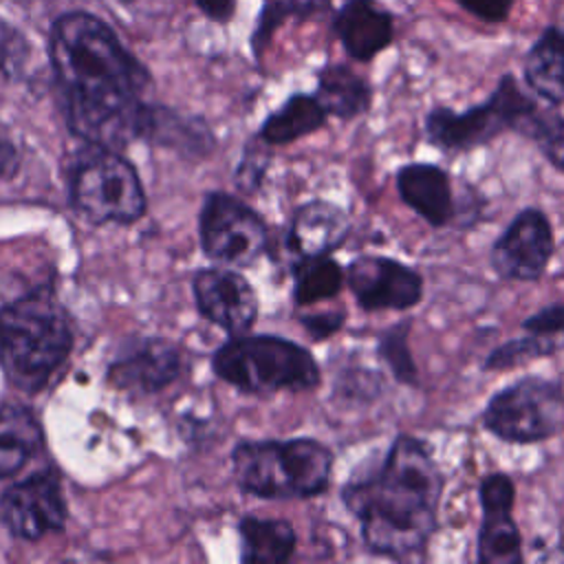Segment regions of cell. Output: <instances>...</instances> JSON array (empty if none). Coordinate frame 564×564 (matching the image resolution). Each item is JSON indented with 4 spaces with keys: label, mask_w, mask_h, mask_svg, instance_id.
<instances>
[{
    "label": "cell",
    "mask_w": 564,
    "mask_h": 564,
    "mask_svg": "<svg viewBox=\"0 0 564 564\" xmlns=\"http://www.w3.org/2000/svg\"><path fill=\"white\" fill-rule=\"evenodd\" d=\"M48 55L64 121L77 139L110 150L139 139L150 75L104 20L82 11L57 18Z\"/></svg>",
    "instance_id": "obj_1"
},
{
    "label": "cell",
    "mask_w": 564,
    "mask_h": 564,
    "mask_svg": "<svg viewBox=\"0 0 564 564\" xmlns=\"http://www.w3.org/2000/svg\"><path fill=\"white\" fill-rule=\"evenodd\" d=\"M443 471L432 447L412 434H397L381 463L350 478L339 496L359 522L364 546L379 557L423 560L438 531Z\"/></svg>",
    "instance_id": "obj_2"
},
{
    "label": "cell",
    "mask_w": 564,
    "mask_h": 564,
    "mask_svg": "<svg viewBox=\"0 0 564 564\" xmlns=\"http://www.w3.org/2000/svg\"><path fill=\"white\" fill-rule=\"evenodd\" d=\"M75 333L51 284H40L0 306V368L11 386L37 394L66 364Z\"/></svg>",
    "instance_id": "obj_3"
},
{
    "label": "cell",
    "mask_w": 564,
    "mask_h": 564,
    "mask_svg": "<svg viewBox=\"0 0 564 564\" xmlns=\"http://www.w3.org/2000/svg\"><path fill=\"white\" fill-rule=\"evenodd\" d=\"M335 456L317 438L242 441L231 452L238 487L256 498H315L330 487Z\"/></svg>",
    "instance_id": "obj_4"
},
{
    "label": "cell",
    "mask_w": 564,
    "mask_h": 564,
    "mask_svg": "<svg viewBox=\"0 0 564 564\" xmlns=\"http://www.w3.org/2000/svg\"><path fill=\"white\" fill-rule=\"evenodd\" d=\"M544 104L533 93H524L513 75H502L494 93L476 106L432 108L423 119V134L432 148L445 154L471 152L507 132L527 139Z\"/></svg>",
    "instance_id": "obj_5"
},
{
    "label": "cell",
    "mask_w": 564,
    "mask_h": 564,
    "mask_svg": "<svg viewBox=\"0 0 564 564\" xmlns=\"http://www.w3.org/2000/svg\"><path fill=\"white\" fill-rule=\"evenodd\" d=\"M212 370L225 383L249 394L313 390L322 381L308 348L278 335H231L212 355Z\"/></svg>",
    "instance_id": "obj_6"
},
{
    "label": "cell",
    "mask_w": 564,
    "mask_h": 564,
    "mask_svg": "<svg viewBox=\"0 0 564 564\" xmlns=\"http://www.w3.org/2000/svg\"><path fill=\"white\" fill-rule=\"evenodd\" d=\"M73 209L93 225H132L148 209L137 167L119 150L84 145L68 172Z\"/></svg>",
    "instance_id": "obj_7"
},
{
    "label": "cell",
    "mask_w": 564,
    "mask_h": 564,
    "mask_svg": "<svg viewBox=\"0 0 564 564\" xmlns=\"http://www.w3.org/2000/svg\"><path fill=\"white\" fill-rule=\"evenodd\" d=\"M480 423L502 443L551 441L564 432V386L542 375H524L487 399Z\"/></svg>",
    "instance_id": "obj_8"
},
{
    "label": "cell",
    "mask_w": 564,
    "mask_h": 564,
    "mask_svg": "<svg viewBox=\"0 0 564 564\" xmlns=\"http://www.w3.org/2000/svg\"><path fill=\"white\" fill-rule=\"evenodd\" d=\"M198 240L209 260L251 267L269 247V229L242 198L227 192H209L198 212Z\"/></svg>",
    "instance_id": "obj_9"
},
{
    "label": "cell",
    "mask_w": 564,
    "mask_h": 564,
    "mask_svg": "<svg viewBox=\"0 0 564 564\" xmlns=\"http://www.w3.org/2000/svg\"><path fill=\"white\" fill-rule=\"evenodd\" d=\"M68 505L62 478L53 467H44L9 485L0 494V522L18 540L37 542L64 531Z\"/></svg>",
    "instance_id": "obj_10"
},
{
    "label": "cell",
    "mask_w": 564,
    "mask_h": 564,
    "mask_svg": "<svg viewBox=\"0 0 564 564\" xmlns=\"http://www.w3.org/2000/svg\"><path fill=\"white\" fill-rule=\"evenodd\" d=\"M555 253L551 218L540 207H522L489 247V267L505 282H538Z\"/></svg>",
    "instance_id": "obj_11"
},
{
    "label": "cell",
    "mask_w": 564,
    "mask_h": 564,
    "mask_svg": "<svg viewBox=\"0 0 564 564\" xmlns=\"http://www.w3.org/2000/svg\"><path fill=\"white\" fill-rule=\"evenodd\" d=\"M346 284L359 308L368 313H405L421 304L425 291L423 275L414 267L379 253L357 256L346 267Z\"/></svg>",
    "instance_id": "obj_12"
},
{
    "label": "cell",
    "mask_w": 564,
    "mask_h": 564,
    "mask_svg": "<svg viewBox=\"0 0 564 564\" xmlns=\"http://www.w3.org/2000/svg\"><path fill=\"white\" fill-rule=\"evenodd\" d=\"M183 352L165 337H126L106 368V381L123 392L145 397L172 386L183 375Z\"/></svg>",
    "instance_id": "obj_13"
},
{
    "label": "cell",
    "mask_w": 564,
    "mask_h": 564,
    "mask_svg": "<svg viewBox=\"0 0 564 564\" xmlns=\"http://www.w3.org/2000/svg\"><path fill=\"white\" fill-rule=\"evenodd\" d=\"M480 524L476 533L478 564H522V533L513 518L516 482L507 471H489L478 480Z\"/></svg>",
    "instance_id": "obj_14"
},
{
    "label": "cell",
    "mask_w": 564,
    "mask_h": 564,
    "mask_svg": "<svg viewBox=\"0 0 564 564\" xmlns=\"http://www.w3.org/2000/svg\"><path fill=\"white\" fill-rule=\"evenodd\" d=\"M192 291L198 313L229 335L247 333L258 319V295L238 271L200 269L192 280Z\"/></svg>",
    "instance_id": "obj_15"
},
{
    "label": "cell",
    "mask_w": 564,
    "mask_h": 564,
    "mask_svg": "<svg viewBox=\"0 0 564 564\" xmlns=\"http://www.w3.org/2000/svg\"><path fill=\"white\" fill-rule=\"evenodd\" d=\"M399 198L432 229H445L458 218L452 176L438 163L410 161L394 174Z\"/></svg>",
    "instance_id": "obj_16"
},
{
    "label": "cell",
    "mask_w": 564,
    "mask_h": 564,
    "mask_svg": "<svg viewBox=\"0 0 564 564\" xmlns=\"http://www.w3.org/2000/svg\"><path fill=\"white\" fill-rule=\"evenodd\" d=\"M350 234V218L344 207L315 198L300 205L286 231V245L297 258L328 256L339 249Z\"/></svg>",
    "instance_id": "obj_17"
},
{
    "label": "cell",
    "mask_w": 564,
    "mask_h": 564,
    "mask_svg": "<svg viewBox=\"0 0 564 564\" xmlns=\"http://www.w3.org/2000/svg\"><path fill=\"white\" fill-rule=\"evenodd\" d=\"M139 139L185 159H205L216 148L214 132L203 119L156 104L145 106Z\"/></svg>",
    "instance_id": "obj_18"
},
{
    "label": "cell",
    "mask_w": 564,
    "mask_h": 564,
    "mask_svg": "<svg viewBox=\"0 0 564 564\" xmlns=\"http://www.w3.org/2000/svg\"><path fill=\"white\" fill-rule=\"evenodd\" d=\"M335 33L352 59L370 62L392 42V15L375 0H348L335 18Z\"/></svg>",
    "instance_id": "obj_19"
},
{
    "label": "cell",
    "mask_w": 564,
    "mask_h": 564,
    "mask_svg": "<svg viewBox=\"0 0 564 564\" xmlns=\"http://www.w3.org/2000/svg\"><path fill=\"white\" fill-rule=\"evenodd\" d=\"M44 447V430L35 412L20 403L0 405V480L18 476Z\"/></svg>",
    "instance_id": "obj_20"
},
{
    "label": "cell",
    "mask_w": 564,
    "mask_h": 564,
    "mask_svg": "<svg viewBox=\"0 0 564 564\" xmlns=\"http://www.w3.org/2000/svg\"><path fill=\"white\" fill-rule=\"evenodd\" d=\"M242 564H282L291 560L297 535L289 520L245 516L238 522Z\"/></svg>",
    "instance_id": "obj_21"
},
{
    "label": "cell",
    "mask_w": 564,
    "mask_h": 564,
    "mask_svg": "<svg viewBox=\"0 0 564 564\" xmlns=\"http://www.w3.org/2000/svg\"><path fill=\"white\" fill-rule=\"evenodd\" d=\"M524 82L529 90L560 106L564 101V31L557 26L544 29V33L529 48L524 59Z\"/></svg>",
    "instance_id": "obj_22"
},
{
    "label": "cell",
    "mask_w": 564,
    "mask_h": 564,
    "mask_svg": "<svg viewBox=\"0 0 564 564\" xmlns=\"http://www.w3.org/2000/svg\"><path fill=\"white\" fill-rule=\"evenodd\" d=\"M315 97L319 99L328 117L333 115L337 119L350 121L368 112L372 104V88L352 68L344 64H328L317 75Z\"/></svg>",
    "instance_id": "obj_23"
},
{
    "label": "cell",
    "mask_w": 564,
    "mask_h": 564,
    "mask_svg": "<svg viewBox=\"0 0 564 564\" xmlns=\"http://www.w3.org/2000/svg\"><path fill=\"white\" fill-rule=\"evenodd\" d=\"M326 119H328V112L324 110V106L315 95L297 93L289 97L280 110H275L264 119L258 137L267 145L293 143L324 128Z\"/></svg>",
    "instance_id": "obj_24"
},
{
    "label": "cell",
    "mask_w": 564,
    "mask_h": 564,
    "mask_svg": "<svg viewBox=\"0 0 564 564\" xmlns=\"http://www.w3.org/2000/svg\"><path fill=\"white\" fill-rule=\"evenodd\" d=\"M346 284V269L328 253L300 258L293 264V302L295 306H311L341 293Z\"/></svg>",
    "instance_id": "obj_25"
},
{
    "label": "cell",
    "mask_w": 564,
    "mask_h": 564,
    "mask_svg": "<svg viewBox=\"0 0 564 564\" xmlns=\"http://www.w3.org/2000/svg\"><path fill=\"white\" fill-rule=\"evenodd\" d=\"M524 333V330H522ZM564 350V337L557 335H540V333H524L520 337H511L496 346L485 359L482 370L487 372H505L520 368L524 364L557 355Z\"/></svg>",
    "instance_id": "obj_26"
},
{
    "label": "cell",
    "mask_w": 564,
    "mask_h": 564,
    "mask_svg": "<svg viewBox=\"0 0 564 564\" xmlns=\"http://www.w3.org/2000/svg\"><path fill=\"white\" fill-rule=\"evenodd\" d=\"M412 317H403L397 324L381 330L377 339V355L386 364L390 377L408 388H419V366L414 361L412 348H410V333H412Z\"/></svg>",
    "instance_id": "obj_27"
},
{
    "label": "cell",
    "mask_w": 564,
    "mask_h": 564,
    "mask_svg": "<svg viewBox=\"0 0 564 564\" xmlns=\"http://www.w3.org/2000/svg\"><path fill=\"white\" fill-rule=\"evenodd\" d=\"M527 139L555 170L564 172V115H560L557 106L549 101L542 106Z\"/></svg>",
    "instance_id": "obj_28"
},
{
    "label": "cell",
    "mask_w": 564,
    "mask_h": 564,
    "mask_svg": "<svg viewBox=\"0 0 564 564\" xmlns=\"http://www.w3.org/2000/svg\"><path fill=\"white\" fill-rule=\"evenodd\" d=\"M386 377L372 368H344L337 375L335 392L346 401L372 403L383 394Z\"/></svg>",
    "instance_id": "obj_29"
},
{
    "label": "cell",
    "mask_w": 564,
    "mask_h": 564,
    "mask_svg": "<svg viewBox=\"0 0 564 564\" xmlns=\"http://www.w3.org/2000/svg\"><path fill=\"white\" fill-rule=\"evenodd\" d=\"M26 57L29 44L24 35L9 22L0 20V77L15 79L24 70Z\"/></svg>",
    "instance_id": "obj_30"
},
{
    "label": "cell",
    "mask_w": 564,
    "mask_h": 564,
    "mask_svg": "<svg viewBox=\"0 0 564 564\" xmlns=\"http://www.w3.org/2000/svg\"><path fill=\"white\" fill-rule=\"evenodd\" d=\"M269 163H271V156L269 152L262 148V139H253V143H249L240 156V163L236 167V185L245 192V194H251L260 187L267 170H269Z\"/></svg>",
    "instance_id": "obj_31"
},
{
    "label": "cell",
    "mask_w": 564,
    "mask_h": 564,
    "mask_svg": "<svg viewBox=\"0 0 564 564\" xmlns=\"http://www.w3.org/2000/svg\"><path fill=\"white\" fill-rule=\"evenodd\" d=\"M524 333H540V335H557L564 337V302H551L535 313L527 315L520 322Z\"/></svg>",
    "instance_id": "obj_32"
},
{
    "label": "cell",
    "mask_w": 564,
    "mask_h": 564,
    "mask_svg": "<svg viewBox=\"0 0 564 564\" xmlns=\"http://www.w3.org/2000/svg\"><path fill=\"white\" fill-rule=\"evenodd\" d=\"M346 322V313L339 311H319V313H302L300 324L315 341H324L341 330Z\"/></svg>",
    "instance_id": "obj_33"
},
{
    "label": "cell",
    "mask_w": 564,
    "mask_h": 564,
    "mask_svg": "<svg viewBox=\"0 0 564 564\" xmlns=\"http://www.w3.org/2000/svg\"><path fill=\"white\" fill-rule=\"evenodd\" d=\"M456 2L485 22H500L509 15L516 0H456Z\"/></svg>",
    "instance_id": "obj_34"
},
{
    "label": "cell",
    "mask_w": 564,
    "mask_h": 564,
    "mask_svg": "<svg viewBox=\"0 0 564 564\" xmlns=\"http://www.w3.org/2000/svg\"><path fill=\"white\" fill-rule=\"evenodd\" d=\"M22 154L15 141L0 128V181H9L20 172Z\"/></svg>",
    "instance_id": "obj_35"
},
{
    "label": "cell",
    "mask_w": 564,
    "mask_h": 564,
    "mask_svg": "<svg viewBox=\"0 0 564 564\" xmlns=\"http://www.w3.org/2000/svg\"><path fill=\"white\" fill-rule=\"evenodd\" d=\"M196 4L207 18L225 22L234 13L236 0H196Z\"/></svg>",
    "instance_id": "obj_36"
},
{
    "label": "cell",
    "mask_w": 564,
    "mask_h": 564,
    "mask_svg": "<svg viewBox=\"0 0 564 564\" xmlns=\"http://www.w3.org/2000/svg\"><path fill=\"white\" fill-rule=\"evenodd\" d=\"M121 2H132V0H121Z\"/></svg>",
    "instance_id": "obj_37"
}]
</instances>
